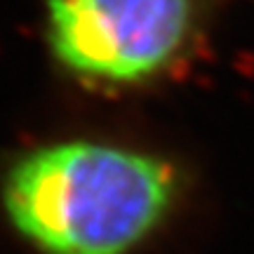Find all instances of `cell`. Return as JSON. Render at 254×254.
I'll return each mask as SVG.
<instances>
[{"label": "cell", "mask_w": 254, "mask_h": 254, "mask_svg": "<svg viewBox=\"0 0 254 254\" xmlns=\"http://www.w3.org/2000/svg\"><path fill=\"white\" fill-rule=\"evenodd\" d=\"M198 0H50L57 62L97 85H136L167 71L189 45Z\"/></svg>", "instance_id": "cell-2"}, {"label": "cell", "mask_w": 254, "mask_h": 254, "mask_svg": "<svg viewBox=\"0 0 254 254\" xmlns=\"http://www.w3.org/2000/svg\"><path fill=\"white\" fill-rule=\"evenodd\" d=\"M177 200L170 163L139 148L73 139L12 165L0 186L7 224L40 254H129Z\"/></svg>", "instance_id": "cell-1"}]
</instances>
